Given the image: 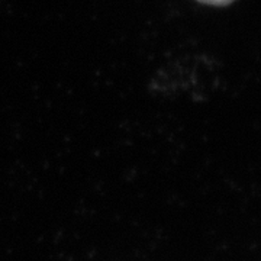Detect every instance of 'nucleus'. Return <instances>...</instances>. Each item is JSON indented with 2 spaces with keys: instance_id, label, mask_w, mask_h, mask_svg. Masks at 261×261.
<instances>
[{
  "instance_id": "1",
  "label": "nucleus",
  "mask_w": 261,
  "mask_h": 261,
  "mask_svg": "<svg viewBox=\"0 0 261 261\" xmlns=\"http://www.w3.org/2000/svg\"><path fill=\"white\" fill-rule=\"evenodd\" d=\"M202 3H207V5H215V6H224V5H228L231 3L232 0H199Z\"/></svg>"
}]
</instances>
